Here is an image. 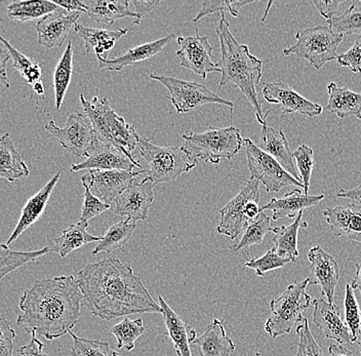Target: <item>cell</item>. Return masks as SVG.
Here are the masks:
<instances>
[{
  "label": "cell",
  "instance_id": "obj_1",
  "mask_svg": "<svg viewBox=\"0 0 361 356\" xmlns=\"http://www.w3.org/2000/svg\"><path fill=\"white\" fill-rule=\"evenodd\" d=\"M85 305L105 321L140 313L161 314L159 303L151 297L141 277L119 259L90 263L78 274Z\"/></svg>",
  "mask_w": 361,
  "mask_h": 356
},
{
  "label": "cell",
  "instance_id": "obj_2",
  "mask_svg": "<svg viewBox=\"0 0 361 356\" xmlns=\"http://www.w3.org/2000/svg\"><path fill=\"white\" fill-rule=\"evenodd\" d=\"M83 296L73 276L40 279L26 288L20 300L18 326L49 341L63 337L78 324Z\"/></svg>",
  "mask_w": 361,
  "mask_h": 356
},
{
  "label": "cell",
  "instance_id": "obj_3",
  "mask_svg": "<svg viewBox=\"0 0 361 356\" xmlns=\"http://www.w3.org/2000/svg\"><path fill=\"white\" fill-rule=\"evenodd\" d=\"M221 21L216 29L222 54L220 64L222 78L219 90L229 83L235 85L245 94L248 102L252 104L259 125H267L266 119L271 110L263 111L262 100L257 91L262 78L263 63L250 53V47L236 42L230 32L229 22L225 19L224 13H221Z\"/></svg>",
  "mask_w": 361,
  "mask_h": 356
},
{
  "label": "cell",
  "instance_id": "obj_4",
  "mask_svg": "<svg viewBox=\"0 0 361 356\" xmlns=\"http://www.w3.org/2000/svg\"><path fill=\"white\" fill-rule=\"evenodd\" d=\"M80 102L94 128L96 139L102 143L114 146L128 156L133 157L132 152L141 138L135 128L112 109L109 100L94 97L92 102H89L81 94Z\"/></svg>",
  "mask_w": 361,
  "mask_h": 356
},
{
  "label": "cell",
  "instance_id": "obj_5",
  "mask_svg": "<svg viewBox=\"0 0 361 356\" xmlns=\"http://www.w3.org/2000/svg\"><path fill=\"white\" fill-rule=\"evenodd\" d=\"M182 139L185 142L183 147L192 159L213 164L233 159L243 146L240 130L234 127H211L200 134L183 135Z\"/></svg>",
  "mask_w": 361,
  "mask_h": 356
},
{
  "label": "cell",
  "instance_id": "obj_6",
  "mask_svg": "<svg viewBox=\"0 0 361 356\" xmlns=\"http://www.w3.org/2000/svg\"><path fill=\"white\" fill-rule=\"evenodd\" d=\"M308 278L288 286L283 294L270 303L271 317L265 324V331L272 338L290 333L295 324L304 321L303 312L312 306L307 293Z\"/></svg>",
  "mask_w": 361,
  "mask_h": 356
},
{
  "label": "cell",
  "instance_id": "obj_7",
  "mask_svg": "<svg viewBox=\"0 0 361 356\" xmlns=\"http://www.w3.org/2000/svg\"><path fill=\"white\" fill-rule=\"evenodd\" d=\"M137 147L149 166L147 177L154 184L175 181L182 173L193 170L198 164L184 147H159L143 138L140 139Z\"/></svg>",
  "mask_w": 361,
  "mask_h": 356
},
{
  "label": "cell",
  "instance_id": "obj_8",
  "mask_svg": "<svg viewBox=\"0 0 361 356\" xmlns=\"http://www.w3.org/2000/svg\"><path fill=\"white\" fill-rule=\"evenodd\" d=\"M344 35L335 32L329 26L304 29L295 35L297 42L283 51L284 56L295 55L308 61L316 70L326 63L338 59L337 49Z\"/></svg>",
  "mask_w": 361,
  "mask_h": 356
},
{
  "label": "cell",
  "instance_id": "obj_9",
  "mask_svg": "<svg viewBox=\"0 0 361 356\" xmlns=\"http://www.w3.org/2000/svg\"><path fill=\"white\" fill-rule=\"evenodd\" d=\"M259 187L258 180L250 178L238 195L219 211L221 220L216 228L218 233L235 240L243 230L247 229L248 224L258 217L261 213Z\"/></svg>",
  "mask_w": 361,
  "mask_h": 356
},
{
  "label": "cell",
  "instance_id": "obj_10",
  "mask_svg": "<svg viewBox=\"0 0 361 356\" xmlns=\"http://www.w3.org/2000/svg\"><path fill=\"white\" fill-rule=\"evenodd\" d=\"M150 78L161 83L169 90L171 94L169 100L173 103L178 113H189L192 110L197 109L205 104L228 106L231 111H233V103L221 98L202 83L190 82L157 73L150 74Z\"/></svg>",
  "mask_w": 361,
  "mask_h": 356
},
{
  "label": "cell",
  "instance_id": "obj_11",
  "mask_svg": "<svg viewBox=\"0 0 361 356\" xmlns=\"http://www.w3.org/2000/svg\"><path fill=\"white\" fill-rule=\"evenodd\" d=\"M250 178L264 185L267 192H279L288 186L304 189L303 184L286 172L272 156L259 149L250 139H243Z\"/></svg>",
  "mask_w": 361,
  "mask_h": 356
},
{
  "label": "cell",
  "instance_id": "obj_12",
  "mask_svg": "<svg viewBox=\"0 0 361 356\" xmlns=\"http://www.w3.org/2000/svg\"><path fill=\"white\" fill-rule=\"evenodd\" d=\"M45 130L59 140L65 150L78 157L89 156L90 147L96 140L94 128L85 114L70 115L64 128L56 127L55 121H51L45 125Z\"/></svg>",
  "mask_w": 361,
  "mask_h": 356
},
{
  "label": "cell",
  "instance_id": "obj_13",
  "mask_svg": "<svg viewBox=\"0 0 361 356\" xmlns=\"http://www.w3.org/2000/svg\"><path fill=\"white\" fill-rule=\"evenodd\" d=\"M195 36H180L177 38L180 49L177 58L180 65L191 70L202 78H207L212 72L222 73L219 63L214 62L213 49L209 44L207 36H200L197 26L195 27Z\"/></svg>",
  "mask_w": 361,
  "mask_h": 356
},
{
  "label": "cell",
  "instance_id": "obj_14",
  "mask_svg": "<svg viewBox=\"0 0 361 356\" xmlns=\"http://www.w3.org/2000/svg\"><path fill=\"white\" fill-rule=\"evenodd\" d=\"M152 180L146 177L143 181L134 179L132 183L115 198V214L133 222L145 221L154 202Z\"/></svg>",
  "mask_w": 361,
  "mask_h": 356
},
{
  "label": "cell",
  "instance_id": "obj_15",
  "mask_svg": "<svg viewBox=\"0 0 361 356\" xmlns=\"http://www.w3.org/2000/svg\"><path fill=\"white\" fill-rule=\"evenodd\" d=\"M145 170L140 172H126V171H100L90 170L81 177L83 186H87L90 192L102 200L104 204L114 202L115 198L132 183Z\"/></svg>",
  "mask_w": 361,
  "mask_h": 356
},
{
  "label": "cell",
  "instance_id": "obj_16",
  "mask_svg": "<svg viewBox=\"0 0 361 356\" xmlns=\"http://www.w3.org/2000/svg\"><path fill=\"white\" fill-rule=\"evenodd\" d=\"M135 168H142L141 164L133 157L128 156L123 151L109 144L94 140L90 147L89 156L81 164H73L72 172L83 170L126 171L134 172Z\"/></svg>",
  "mask_w": 361,
  "mask_h": 356
},
{
  "label": "cell",
  "instance_id": "obj_17",
  "mask_svg": "<svg viewBox=\"0 0 361 356\" xmlns=\"http://www.w3.org/2000/svg\"><path fill=\"white\" fill-rule=\"evenodd\" d=\"M310 276L307 277L309 285L318 286L327 302L334 304L336 288L340 279V267L331 254H327L322 247L315 245L309 251Z\"/></svg>",
  "mask_w": 361,
  "mask_h": 356
},
{
  "label": "cell",
  "instance_id": "obj_18",
  "mask_svg": "<svg viewBox=\"0 0 361 356\" xmlns=\"http://www.w3.org/2000/svg\"><path fill=\"white\" fill-rule=\"evenodd\" d=\"M263 97L268 103L279 105L283 114L300 113L305 116L316 117L324 112L322 106L307 100L282 81L266 83Z\"/></svg>",
  "mask_w": 361,
  "mask_h": 356
},
{
  "label": "cell",
  "instance_id": "obj_19",
  "mask_svg": "<svg viewBox=\"0 0 361 356\" xmlns=\"http://www.w3.org/2000/svg\"><path fill=\"white\" fill-rule=\"evenodd\" d=\"M312 305L313 322L324 331L326 338L340 345L353 344L351 333L345 319H343L338 306L324 299H315Z\"/></svg>",
  "mask_w": 361,
  "mask_h": 356
},
{
  "label": "cell",
  "instance_id": "obj_20",
  "mask_svg": "<svg viewBox=\"0 0 361 356\" xmlns=\"http://www.w3.org/2000/svg\"><path fill=\"white\" fill-rule=\"evenodd\" d=\"M81 13H70L64 8H60L40 20L36 25L38 44L47 49L62 47L69 35L70 29L76 24Z\"/></svg>",
  "mask_w": 361,
  "mask_h": 356
},
{
  "label": "cell",
  "instance_id": "obj_21",
  "mask_svg": "<svg viewBox=\"0 0 361 356\" xmlns=\"http://www.w3.org/2000/svg\"><path fill=\"white\" fill-rule=\"evenodd\" d=\"M322 214L334 235L345 236L361 245V206L351 204L329 207Z\"/></svg>",
  "mask_w": 361,
  "mask_h": 356
},
{
  "label": "cell",
  "instance_id": "obj_22",
  "mask_svg": "<svg viewBox=\"0 0 361 356\" xmlns=\"http://www.w3.org/2000/svg\"><path fill=\"white\" fill-rule=\"evenodd\" d=\"M168 336L175 347L178 356H192L191 344L195 341L196 331L189 326L166 303L162 296L158 297Z\"/></svg>",
  "mask_w": 361,
  "mask_h": 356
},
{
  "label": "cell",
  "instance_id": "obj_23",
  "mask_svg": "<svg viewBox=\"0 0 361 356\" xmlns=\"http://www.w3.org/2000/svg\"><path fill=\"white\" fill-rule=\"evenodd\" d=\"M259 148L272 156L286 172L302 183L300 173L293 164V153L288 146V140L281 130H274L268 125H262Z\"/></svg>",
  "mask_w": 361,
  "mask_h": 356
},
{
  "label": "cell",
  "instance_id": "obj_24",
  "mask_svg": "<svg viewBox=\"0 0 361 356\" xmlns=\"http://www.w3.org/2000/svg\"><path fill=\"white\" fill-rule=\"evenodd\" d=\"M60 177L61 173H56L51 178V181H49V183L45 185L44 188L40 189L39 192L29 198L27 204L23 207L21 218H20L17 226H16L13 234H11V238L6 242L8 247L11 243L16 242L27 229L30 228L44 215L45 207H47L49 197H51L56 183L60 180Z\"/></svg>",
  "mask_w": 361,
  "mask_h": 356
},
{
  "label": "cell",
  "instance_id": "obj_25",
  "mask_svg": "<svg viewBox=\"0 0 361 356\" xmlns=\"http://www.w3.org/2000/svg\"><path fill=\"white\" fill-rule=\"evenodd\" d=\"M326 198L322 195H306L300 189H293L281 198H272L269 204L261 207V211H272L274 221L284 218H297L298 215L308 207L317 206Z\"/></svg>",
  "mask_w": 361,
  "mask_h": 356
},
{
  "label": "cell",
  "instance_id": "obj_26",
  "mask_svg": "<svg viewBox=\"0 0 361 356\" xmlns=\"http://www.w3.org/2000/svg\"><path fill=\"white\" fill-rule=\"evenodd\" d=\"M177 36L171 35L166 37L160 38L155 42H148V44H141V46L128 49L124 55L121 57L111 59V60H99V70H109V71H121L128 66L137 64L139 62L149 60L159 54L166 44L176 39Z\"/></svg>",
  "mask_w": 361,
  "mask_h": 356
},
{
  "label": "cell",
  "instance_id": "obj_27",
  "mask_svg": "<svg viewBox=\"0 0 361 356\" xmlns=\"http://www.w3.org/2000/svg\"><path fill=\"white\" fill-rule=\"evenodd\" d=\"M76 33L83 40L87 53L94 54L98 59L108 60L110 51L123 36L128 33V29L105 30V29H92L82 25H74Z\"/></svg>",
  "mask_w": 361,
  "mask_h": 356
},
{
  "label": "cell",
  "instance_id": "obj_28",
  "mask_svg": "<svg viewBox=\"0 0 361 356\" xmlns=\"http://www.w3.org/2000/svg\"><path fill=\"white\" fill-rule=\"evenodd\" d=\"M223 321L214 319L207 330L196 338L193 344L197 346L200 356H231L235 344L226 333Z\"/></svg>",
  "mask_w": 361,
  "mask_h": 356
},
{
  "label": "cell",
  "instance_id": "obj_29",
  "mask_svg": "<svg viewBox=\"0 0 361 356\" xmlns=\"http://www.w3.org/2000/svg\"><path fill=\"white\" fill-rule=\"evenodd\" d=\"M85 13L98 23L114 24V22L123 18H135L137 20V13L130 10L128 0H87Z\"/></svg>",
  "mask_w": 361,
  "mask_h": 356
},
{
  "label": "cell",
  "instance_id": "obj_30",
  "mask_svg": "<svg viewBox=\"0 0 361 356\" xmlns=\"http://www.w3.org/2000/svg\"><path fill=\"white\" fill-rule=\"evenodd\" d=\"M329 102L326 111L337 115L340 118L347 116L357 117L361 119V94L350 91L347 87H338L337 83L331 82L327 85Z\"/></svg>",
  "mask_w": 361,
  "mask_h": 356
},
{
  "label": "cell",
  "instance_id": "obj_31",
  "mask_svg": "<svg viewBox=\"0 0 361 356\" xmlns=\"http://www.w3.org/2000/svg\"><path fill=\"white\" fill-rule=\"evenodd\" d=\"M29 168L13 146L10 134L0 137V179L8 182L28 177Z\"/></svg>",
  "mask_w": 361,
  "mask_h": 356
},
{
  "label": "cell",
  "instance_id": "obj_32",
  "mask_svg": "<svg viewBox=\"0 0 361 356\" xmlns=\"http://www.w3.org/2000/svg\"><path fill=\"white\" fill-rule=\"evenodd\" d=\"M87 228L89 223L78 222V224L70 225L63 231L62 235L56 238L53 252L60 254L61 258H65L83 245L100 242L101 238L89 233Z\"/></svg>",
  "mask_w": 361,
  "mask_h": 356
},
{
  "label": "cell",
  "instance_id": "obj_33",
  "mask_svg": "<svg viewBox=\"0 0 361 356\" xmlns=\"http://www.w3.org/2000/svg\"><path fill=\"white\" fill-rule=\"evenodd\" d=\"M304 211L300 213L295 218V222L288 226L274 227L272 231L275 236L273 238L274 247L273 249L283 257H292L295 259L299 257L298 250V234L301 228H307L308 224L303 221Z\"/></svg>",
  "mask_w": 361,
  "mask_h": 356
},
{
  "label": "cell",
  "instance_id": "obj_34",
  "mask_svg": "<svg viewBox=\"0 0 361 356\" xmlns=\"http://www.w3.org/2000/svg\"><path fill=\"white\" fill-rule=\"evenodd\" d=\"M53 1L47 0H34V1H15L8 6V16L13 21L31 22L34 20L44 19L47 16L60 10Z\"/></svg>",
  "mask_w": 361,
  "mask_h": 356
},
{
  "label": "cell",
  "instance_id": "obj_35",
  "mask_svg": "<svg viewBox=\"0 0 361 356\" xmlns=\"http://www.w3.org/2000/svg\"><path fill=\"white\" fill-rule=\"evenodd\" d=\"M135 229V223L126 219L121 222L116 223L109 227L105 235L101 238L92 254L107 253L110 254L116 250L123 249L132 238Z\"/></svg>",
  "mask_w": 361,
  "mask_h": 356
},
{
  "label": "cell",
  "instance_id": "obj_36",
  "mask_svg": "<svg viewBox=\"0 0 361 356\" xmlns=\"http://www.w3.org/2000/svg\"><path fill=\"white\" fill-rule=\"evenodd\" d=\"M72 72H73V44L69 42L54 72L53 85L55 90L56 110H60L62 107L65 94L71 81Z\"/></svg>",
  "mask_w": 361,
  "mask_h": 356
},
{
  "label": "cell",
  "instance_id": "obj_37",
  "mask_svg": "<svg viewBox=\"0 0 361 356\" xmlns=\"http://www.w3.org/2000/svg\"><path fill=\"white\" fill-rule=\"evenodd\" d=\"M49 252H53V250L47 247L34 252L13 251L8 245L0 243V281L13 270L27 263L34 262Z\"/></svg>",
  "mask_w": 361,
  "mask_h": 356
},
{
  "label": "cell",
  "instance_id": "obj_38",
  "mask_svg": "<svg viewBox=\"0 0 361 356\" xmlns=\"http://www.w3.org/2000/svg\"><path fill=\"white\" fill-rule=\"evenodd\" d=\"M143 319L132 321L124 319L123 321L112 326L111 333L117 340V347L126 351H132L135 348V342L137 338L145 333Z\"/></svg>",
  "mask_w": 361,
  "mask_h": 356
},
{
  "label": "cell",
  "instance_id": "obj_39",
  "mask_svg": "<svg viewBox=\"0 0 361 356\" xmlns=\"http://www.w3.org/2000/svg\"><path fill=\"white\" fill-rule=\"evenodd\" d=\"M0 42L4 44V47L10 53L11 58L13 59V68L21 74L22 78H24V80H26L28 85H34L36 82L40 81V78H42V67H40L39 64L34 63L30 58L20 53L18 49L11 46L10 42L6 38L2 37L1 35H0Z\"/></svg>",
  "mask_w": 361,
  "mask_h": 356
},
{
  "label": "cell",
  "instance_id": "obj_40",
  "mask_svg": "<svg viewBox=\"0 0 361 356\" xmlns=\"http://www.w3.org/2000/svg\"><path fill=\"white\" fill-rule=\"evenodd\" d=\"M273 227L271 226L270 218L263 211L259 214L258 217L248 224L245 229L243 238H241L238 245H234L233 252L243 251L252 245H261L265 238L268 232L272 231Z\"/></svg>",
  "mask_w": 361,
  "mask_h": 356
},
{
  "label": "cell",
  "instance_id": "obj_41",
  "mask_svg": "<svg viewBox=\"0 0 361 356\" xmlns=\"http://www.w3.org/2000/svg\"><path fill=\"white\" fill-rule=\"evenodd\" d=\"M69 333L73 339L71 356H121L116 351H113L107 342L85 339L72 332Z\"/></svg>",
  "mask_w": 361,
  "mask_h": 356
},
{
  "label": "cell",
  "instance_id": "obj_42",
  "mask_svg": "<svg viewBox=\"0 0 361 356\" xmlns=\"http://www.w3.org/2000/svg\"><path fill=\"white\" fill-rule=\"evenodd\" d=\"M295 259L292 257L281 256L274 249H272L259 258L247 261L245 265V267L255 270L257 276L262 277L268 272L281 269L288 263L295 262Z\"/></svg>",
  "mask_w": 361,
  "mask_h": 356
},
{
  "label": "cell",
  "instance_id": "obj_43",
  "mask_svg": "<svg viewBox=\"0 0 361 356\" xmlns=\"http://www.w3.org/2000/svg\"><path fill=\"white\" fill-rule=\"evenodd\" d=\"M344 310L345 322L348 326L353 343H356L361 333V309L353 288L350 283L346 286V292H345Z\"/></svg>",
  "mask_w": 361,
  "mask_h": 356
},
{
  "label": "cell",
  "instance_id": "obj_44",
  "mask_svg": "<svg viewBox=\"0 0 361 356\" xmlns=\"http://www.w3.org/2000/svg\"><path fill=\"white\" fill-rule=\"evenodd\" d=\"M329 28L341 35L361 36V10L356 6H350L343 15L334 17L327 22Z\"/></svg>",
  "mask_w": 361,
  "mask_h": 356
},
{
  "label": "cell",
  "instance_id": "obj_45",
  "mask_svg": "<svg viewBox=\"0 0 361 356\" xmlns=\"http://www.w3.org/2000/svg\"><path fill=\"white\" fill-rule=\"evenodd\" d=\"M293 156L297 162L298 172L300 173L302 184L304 186V195H309L311 175L314 168V151L303 144L293 153Z\"/></svg>",
  "mask_w": 361,
  "mask_h": 356
},
{
  "label": "cell",
  "instance_id": "obj_46",
  "mask_svg": "<svg viewBox=\"0 0 361 356\" xmlns=\"http://www.w3.org/2000/svg\"><path fill=\"white\" fill-rule=\"evenodd\" d=\"M295 331L299 337V344L295 356H327L313 337L308 319H304L303 321L300 322Z\"/></svg>",
  "mask_w": 361,
  "mask_h": 356
},
{
  "label": "cell",
  "instance_id": "obj_47",
  "mask_svg": "<svg viewBox=\"0 0 361 356\" xmlns=\"http://www.w3.org/2000/svg\"><path fill=\"white\" fill-rule=\"evenodd\" d=\"M250 2L252 1H250V0H247V1H237V0H232V1L218 0V1H214V0H207V1L203 2L202 11L194 18L193 22L196 23L202 18L216 12H228L232 17L238 18L239 10L245 4H250Z\"/></svg>",
  "mask_w": 361,
  "mask_h": 356
},
{
  "label": "cell",
  "instance_id": "obj_48",
  "mask_svg": "<svg viewBox=\"0 0 361 356\" xmlns=\"http://www.w3.org/2000/svg\"><path fill=\"white\" fill-rule=\"evenodd\" d=\"M85 187V202H83L82 209H81L80 222L89 223L92 218L107 211L111 206L104 204L97 196L92 195L89 187Z\"/></svg>",
  "mask_w": 361,
  "mask_h": 356
},
{
  "label": "cell",
  "instance_id": "obj_49",
  "mask_svg": "<svg viewBox=\"0 0 361 356\" xmlns=\"http://www.w3.org/2000/svg\"><path fill=\"white\" fill-rule=\"evenodd\" d=\"M16 332L10 321L0 317V356H13Z\"/></svg>",
  "mask_w": 361,
  "mask_h": 356
},
{
  "label": "cell",
  "instance_id": "obj_50",
  "mask_svg": "<svg viewBox=\"0 0 361 356\" xmlns=\"http://www.w3.org/2000/svg\"><path fill=\"white\" fill-rule=\"evenodd\" d=\"M340 66L349 67L355 74L361 73V36L346 53L338 56Z\"/></svg>",
  "mask_w": 361,
  "mask_h": 356
},
{
  "label": "cell",
  "instance_id": "obj_51",
  "mask_svg": "<svg viewBox=\"0 0 361 356\" xmlns=\"http://www.w3.org/2000/svg\"><path fill=\"white\" fill-rule=\"evenodd\" d=\"M312 2L316 8H317L318 12L327 22L331 21L335 17L338 6L343 4V1H336V0H334V1H320V0L317 1V0H313Z\"/></svg>",
  "mask_w": 361,
  "mask_h": 356
},
{
  "label": "cell",
  "instance_id": "obj_52",
  "mask_svg": "<svg viewBox=\"0 0 361 356\" xmlns=\"http://www.w3.org/2000/svg\"><path fill=\"white\" fill-rule=\"evenodd\" d=\"M22 356H49L44 352V344L36 337V333H32L30 343L21 347L19 350Z\"/></svg>",
  "mask_w": 361,
  "mask_h": 356
},
{
  "label": "cell",
  "instance_id": "obj_53",
  "mask_svg": "<svg viewBox=\"0 0 361 356\" xmlns=\"http://www.w3.org/2000/svg\"><path fill=\"white\" fill-rule=\"evenodd\" d=\"M133 4L135 6V10H137V20L134 22L133 25H139L141 23V20L143 19L144 17L150 12H152L153 10L157 8L160 4L159 0L157 1H139V0H134L133 1Z\"/></svg>",
  "mask_w": 361,
  "mask_h": 356
},
{
  "label": "cell",
  "instance_id": "obj_54",
  "mask_svg": "<svg viewBox=\"0 0 361 356\" xmlns=\"http://www.w3.org/2000/svg\"><path fill=\"white\" fill-rule=\"evenodd\" d=\"M11 55L8 49L0 47V87L10 89L11 85L8 82V71H6V64L10 61Z\"/></svg>",
  "mask_w": 361,
  "mask_h": 356
},
{
  "label": "cell",
  "instance_id": "obj_55",
  "mask_svg": "<svg viewBox=\"0 0 361 356\" xmlns=\"http://www.w3.org/2000/svg\"><path fill=\"white\" fill-rule=\"evenodd\" d=\"M59 8H64L67 12L85 13V4L78 0H55L53 1Z\"/></svg>",
  "mask_w": 361,
  "mask_h": 356
},
{
  "label": "cell",
  "instance_id": "obj_56",
  "mask_svg": "<svg viewBox=\"0 0 361 356\" xmlns=\"http://www.w3.org/2000/svg\"><path fill=\"white\" fill-rule=\"evenodd\" d=\"M337 196L340 198H349V200H352L353 202L361 204V185L356 187V188L350 189V190L342 189V190L338 191Z\"/></svg>",
  "mask_w": 361,
  "mask_h": 356
},
{
  "label": "cell",
  "instance_id": "obj_57",
  "mask_svg": "<svg viewBox=\"0 0 361 356\" xmlns=\"http://www.w3.org/2000/svg\"><path fill=\"white\" fill-rule=\"evenodd\" d=\"M329 356H355L351 350L340 344H331L329 347Z\"/></svg>",
  "mask_w": 361,
  "mask_h": 356
},
{
  "label": "cell",
  "instance_id": "obj_58",
  "mask_svg": "<svg viewBox=\"0 0 361 356\" xmlns=\"http://www.w3.org/2000/svg\"><path fill=\"white\" fill-rule=\"evenodd\" d=\"M356 274L354 277L353 281H352L351 287L353 290H358L361 294V262L355 265Z\"/></svg>",
  "mask_w": 361,
  "mask_h": 356
},
{
  "label": "cell",
  "instance_id": "obj_59",
  "mask_svg": "<svg viewBox=\"0 0 361 356\" xmlns=\"http://www.w3.org/2000/svg\"><path fill=\"white\" fill-rule=\"evenodd\" d=\"M33 90L38 96H42V94H44V85H42V81L36 82L35 85H33Z\"/></svg>",
  "mask_w": 361,
  "mask_h": 356
},
{
  "label": "cell",
  "instance_id": "obj_60",
  "mask_svg": "<svg viewBox=\"0 0 361 356\" xmlns=\"http://www.w3.org/2000/svg\"><path fill=\"white\" fill-rule=\"evenodd\" d=\"M357 343H358V347H360V355H361V333H360V337H358Z\"/></svg>",
  "mask_w": 361,
  "mask_h": 356
}]
</instances>
